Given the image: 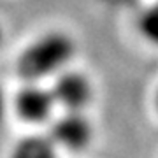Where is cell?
Segmentation results:
<instances>
[{
    "instance_id": "6da1fadb",
    "label": "cell",
    "mask_w": 158,
    "mask_h": 158,
    "mask_svg": "<svg viewBox=\"0 0 158 158\" xmlns=\"http://www.w3.org/2000/svg\"><path fill=\"white\" fill-rule=\"evenodd\" d=\"M76 55V42L65 32H48L21 53L18 70L28 81L58 76Z\"/></svg>"
},
{
    "instance_id": "7a4b0ae2",
    "label": "cell",
    "mask_w": 158,
    "mask_h": 158,
    "mask_svg": "<svg viewBox=\"0 0 158 158\" xmlns=\"http://www.w3.org/2000/svg\"><path fill=\"white\" fill-rule=\"evenodd\" d=\"M93 137L91 121L83 111H65L51 125V141L69 151L85 149Z\"/></svg>"
},
{
    "instance_id": "3957f363",
    "label": "cell",
    "mask_w": 158,
    "mask_h": 158,
    "mask_svg": "<svg viewBox=\"0 0 158 158\" xmlns=\"http://www.w3.org/2000/svg\"><path fill=\"white\" fill-rule=\"evenodd\" d=\"M51 91L56 106H62L65 111H83L93 97L90 79L76 70H63L58 74Z\"/></svg>"
},
{
    "instance_id": "277c9868",
    "label": "cell",
    "mask_w": 158,
    "mask_h": 158,
    "mask_svg": "<svg viewBox=\"0 0 158 158\" xmlns=\"http://www.w3.org/2000/svg\"><path fill=\"white\" fill-rule=\"evenodd\" d=\"M56 100L53 91L40 85H27L16 95V111L30 123H42L51 118Z\"/></svg>"
},
{
    "instance_id": "5b68a950",
    "label": "cell",
    "mask_w": 158,
    "mask_h": 158,
    "mask_svg": "<svg viewBox=\"0 0 158 158\" xmlns=\"http://www.w3.org/2000/svg\"><path fill=\"white\" fill-rule=\"evenodd\" d=\"M11 158H58L56 144L49 137L30 135L19 141L12 149Z\"/></svg>"
},
{
    "instance_id": "8992f818",
    "label": "cell",
    "mask_w": 158,
    "mask_h": 158,
    "mask_svg": "<svg viewBox=\"0 0 158 158\" xmlns=\"http://www.w3.org/2000/svg\"><path fill=\"white\" fill-rule=\"evenodd\" d=\"M139 32L148 42L158 46V0L156 4L148 7L141 14V18H139Z\"/></svg>"
},
{
    "instance_id": "52a82bcc",
    "label": "cell",
    "mask_w": 158,
    "mask_h": 158,
    "mask_svg": "<svg viewBox=\"0 0 158 158\" xmlns=\"http://www.w3.org/2000/svg\"><path fill=\"white\" fill-rule=\"evenodd\" d=\"M6 111H7V102H6V93L0 90V123L6 118Z\"/></svg>"
},
{
    "instance_id": "ba28073f",
    "label": "cell",
    "mask_w": 158,
    "mask_h": 158,
    "mask_svg": "<svg viewBox=\"0 0 158 158\" xmlns=\"http://www.w3.org/2000/svg\"><path fill=\"white\" fill-rule=\"evenodd\" d=\"M0 44H2V28H0Z\"/></svg>"
},
{
    "instance_id": "9c48e42d",
    "label": "cell",
    "mask_w": 158,
    "mask_h": 158,
    "mask_svg": "<svg viewBox=\"0 0 158 158\" xmlns=\"http://www.w3.org/2000/svg\"><path fill=\"white\" fill-rule=\"evenodd\" d=\"M156 107H158V93H156Z\"/></svg>"
}]
</instances>
